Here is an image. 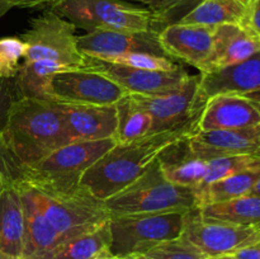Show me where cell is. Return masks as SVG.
<instances>
[{
	"instance_id": "37",
	"label": "cell",
	"mask_w": 260,
	"mask_h": 259,
	"mask_svg": "<svg viewBox=\"0 0 260 259\" xmlns=\"http://www.w3.org/2000/svg\"><path fill=\"white\" fill-rule=\"evenodd\" d=\"M61 2V0H12L10 4L12 8L19 7V8H30V7H37V5L46 4V3H51V4H55V3Z\"/></svg>"
},
{
	"instance_id": "13",
	"label": "cell",
	"mask_w": 260,
	"mask_h": 259,
	"mask_svg": "<svg viewBox=\"0 0 260 259\" xmlns=\"http://www.w3.org/2000/svg\"><path fill=\"white\" fill-rule=\"evenodd\" d=\"M13 180L19 189L25 217L24 248L20 259H52L63 244L62 239L43 212L37 190L24 180Z\"/></svg>"
},
{
	"instance_id": "27",
	"label": "cell",
	"mask_w": 260,
	"mask_h": 259,
	"mask_svg": "<svg viewBox=\"0 0 260 259\" xmlns=\"http://www.w3.org/2000/svg\"><path fill=\"white\" fill-rule=\"evenodd\" d=\"M161 169L169 182L180 187L197 189L201 187L206 177L207 160L188 154L174 163H167L160 159Z\"/></svg>"
},
{
	"instance_id": "17",
	"label": "cell",
	"mask_w": 260,
	"mask_h": 259,
	"mask_svg": "<svg viewBox=\"0 0 260 259\" xmlns=\"http://www.w3.org/2000/svg\"><path fill=\"white\" fill-rule=\"evenodd\" d=\"M159 42L168 57L178 58L202 73L213 46V28L174 23L159 30Z\"/></svg>"
},
{
	"instance_id": "44",
	"label": "cell",
	"mask_w": 260,
	"mask_h": 259,
	"mask_svg": "<svg viewBox=\"0 0 260 259\" xmlns=\"http://www.w3.org/2000/svg\"><path fill=\"white\" fill-rule=\"evenodd\" d=\"M208 259H234L230 255H222V256H215V258H208Z\"/></svg>"
},
{
	"instance_id": "21",
	"label": "cell",
	"mask_w": 260,
	"mask_h": 259,
	"mask_svg": "<svg viewBox=\"0 0 260 259\" xmlns=\"http://www.w3.org/2000/svg\"><path fill=\"white\" fill-rule=\"evenodd\" d=\"M24 238L25 217L22 197L9 174L0 189V250L20 258Z\"/></svg>"
},
{
	"instance_id": "30",
	"label": "cell",
	"mask_w": 260,
	"mask_h": 259,
	"mask_svg": "<svg viewBox=\"0 0 260 259\" xmlns=\"http://www.w3.org/2000/svg\"><path fill=\"white\" fill-rule=\"evenodd\" d=\"M205 0H159L157 7L152 12L155 15L156 30H161L167 25L180 22L187 14Z\"/></svg>"
},
{
	"instance_id": "8",
	"label": "cell",
	"mask_w": 260,
	"mask_h": 259,
	"mask_svg": "<svg viewBox=\"0 0 260 259\" xmlns=\"http://www.w3.org/2000/svg\"><path fill=\"white\" fill-rule=\"evenodd\" d=\"M36 190L43 212L63 243L95 230L111 220L104 201L91 195L83 185L66 193Z\"/></svg>"
},
{
	"instance_id": "5",
	"label": "cell",
	"mask_w": 260,
	"mask_h": 259,
	"mask_svg": "<svg viewBox=\"0 0 260 259\" xmlns=\"http://www.w3.org/2000/svg\"><path fill=\"white\" fill-rule=\"evenodd\" d=\"M52 10L86 32L156 30L154 12L150 8L137 7L123 0H61L52 4Z\"/></svg>"
},
{
	"instance_id": "35",
	"label": "cell",
	"mask_w": 260,
	"mask_h": 259,
	"mask_svg": "<svg viewBox=\"0 0 260 259\" xmlns=\"http://www.w3.org/2000/svg\"><path fill=\"white\" fill-rule=\"evenodd\" d=\"M230 256L234 259H260V243L239 249Z\"/></svg>"
},
{
	"instance_id": "38",
	"label": "cell",
	"mask_w": 260,
	"mask_h": 259,
	"mask_svg": "<svg viewBox=\"0 0 260 259\" xmlns=\"http://www.w3.org/2000/svg\"><path fill=\"white\" fill-rule=\"evenodd\" d=\"M12 0H0V18L8 13V10L12 9V4H10Z\"/></svg>"
},
{
	"instance_id": "12",
	"label": "cell",
	"mask_w": 260,
	"mask_h": 259,
	"mask_svg": "<svg viewBox=\"0 0 260 259\" xmlns=\"http://www.w3.org/2000/svg\"><path fill=\"white\" fill-rule=\"evenodd\" d=\"M85 60L86 69L108 76L129 94L150 95L164 93L183 85L190 76L182 66L168 71L145 70L116 65L96 58L85 57Z\"/></svg>"
},
{
	"instance_id": "31",
	"label": "cell",
	"mask_w": 260,
	"mask_h": 259,
	"mask_svg": "<svg viewBox=\"0 0 260 259\" xmlns=\"http://www.w3.org/2000/svg\"><path fill=\"white\" fill-rule=\"evenodd\" d=\"M25 43L19 37L0 38V76L14 79L23 62Z\"/></svg>"
},
{
	"instance_id": "3",
	"label": "cell",
	"mask_w": 260,
	"mask_h": 259,
	"mask_svg": "<svg viewBox=\"0 0 260 259\" xmlns=\"http://www.w3.org/2000/svg\"><path fill=\"white\" fill-rule=\"evenodd\" d=\"M116 144V139L71 142L41 161L22 168L8 167V170L10 177L24 180L42 192H71L80 187L86 170Z\"/></svg>"
},
{
	"instance_id": "43",
	"label": "cell",
	"mask_w": 260,
	"mask_h": 259,
	"mask_svg": "<svg viewBox=\"0 0 260 259\" xmlns=\"http://www.w3.org/2000/svg\"><path fill=\"white\" fill-rule=\"evenodd\" d=\"M96 259H118V258H116V256H113V255H112V254H108V255L99 256V258H96Z\"/></svg>"
},
{
	"instance_id": "9",
	"label": "cell",
	"mask_w": 260,
	"mask_h": 259,
	"mask_svg": "<svg viewBox=\"0 0 260 259\" xmlns=\"http://www.w3.org/2000/svg\"><path fill=\"white\" fill-rule=\"evenodd\" d=\"M180 238L207 258L230 255L245 246L260 243L258 225H234L202 217L198 208L185 213Z\"/></svg>"
},
{
	"instance_id": "15",
	"label": "cell",
	"mask_w": 260,
	"mask_h": 259,
	"mask_svg": "<svg viewBox=\"0 0 260 259\" xmlns=\"http://www.w3.org/2000/svg\"><path fill=\"white\" fill-rule=\"evenodd\" d=\"M200 94L203 102L221 94L260 102V51L235 65L201 74Z\"/></svg>"
},
{
	"instance_id": "11",
	"label": "cell",
	"mask_w": 260,
	"mask_h": 259,
	"mask_svg": "<svg viewBox=\"0 0 260 259\" xmlns=\"http://www.w3.org/2000/svg\"><path fill=\"white\" fill-rule=\"evenodd\" d=\"M132 96L152 117V132L174 128L200 116L206 103L200 94V75H190L183 85L164 93Z\"/></svg>"
},
{
	"instance_id": "40",
	"label": "cell",
	"mask_w": 260,
	"mask_h": 259,
	"mask_svg": "<svg viewBox=\"0 0 260 259\" xmlns=\"http://www.w3.org/2000/svg\"><path fill=\"white\" fill-rule=\"evenodd\" d=\"M250 195L258 196V197H260V179L255 183V185L253 187V189L250 190Z\"/></svg>"
},
{
	"instance_id": "6",
	"label": "cell",
	"mask_w": 260,
	"mask_h": 259,
	"mask_svg": "<svg viewBox=\"0 0 260 259\" xmlns=\"http://www.w3.org/2000/svg\"><path fill=\"white\" fill-rule=\"evenodd\" d=\"M78 28L52 9L45 10L30 19L27 29L20 35L25 43L23 61L48 60L68 69H86L85 56L79 50Z\"/></svg>"
},
{
	"instance_id": "20",
	"label": "cell",
	"mask_w": 260,
	"mask_h": 259,
	"mask_svg": "<svg viewBox=\"0 0 260 259\" xmlns=\"http://www.w3.org/2000/svg\"><path fill=\"white\" fill-rule=\"evenodd\" d=\"M260 51V40L241 24H222L213 28L211 55L201 74L228 68L246 60Z\"/></svg>"
},
{
	"instance_id": "32",
	"label": "cell",
	"mask_w": 260,
	"mask_h": 259,
	"mask_svg": "<svg viewBox=\"0 0 260 259\" xmlns=\"http://www.w3.org/2000/svg\"><path fill=\"white\" fill-rule=\"evenodd\" d=\"M142 255L147 259H208L205 254L182 238L162 241L145 251Z\"/></svg>"
},
{
	"instance_id": "45",
	"label": "cell",
	"mask_w": 260,
	"mask_h": 259,
	"mask_svg": "<svg viewBox=\"0 0 260 259\" xmlns=\"http://www.w3.org/2000/svg\"><path fill=\"white\" fill-rule=\"evenodd\" d=\"M258 226H259V228H260V223H259V225H258Z\"/></svg>"
},
{
	"instance_id": "19",
	"label": "cell",
	"mask_w": 260,
	"mask_h": 259,
	"mask_svg": "<svg viewBox=\"0 0 260 259\" xmlns=\"http://www.w3.org/2000/svg\"><path fill=\"white\" fill-rule=\"evenodd\" d=\"M56 102V101H55ZM65 118L71 142L116 139L117 109L114 106H88L57 102Z\"/></svg>"
},
{
	"instance_id": "4",
	"label": "cell",
	"mask_w": 260,
	"mask_h": 259,
	"mask_svg": "<svg viewBox=\"0 0 260 259\" xmlns=\"http://www.w3.org/2000/svg\"><path fill=\"white\" fill-rule=\"evenodd\" d=\"M111 216L188 212L196 207V190L169 182L160 159L132 184L104 201Z\"/></svg>"
},
{
	"instance_id": "33",
	"label": "cell",
	"mask_w": 260,
	"mask_h": 259,
	"mask_svg": "<svg viewBox=\"0 0 260 259\" xmlns=\"http://www.w3.org/2000/svg\"><path fill=\"white\" fill-rule=\"evenodd\" d=\"M19 99L14 79L0 76V134L7 126L10 111L15 101Z\"/></svg>"
},
{
	"instance_id": "2",
	"label": "cell",
	"mask_w": 260,
	"mask_h": 259,
	"mask_svg": "<svg viewBox=\"0 0 260 259\" xmlns=\"http://www.w3.org/2000/svg\"><path fill=\"white\" fill-rule=\"evenodd\" d=\"M0 135L7 164L13 168L35 164L71 144L62 112L57 102L50 98L15 101Z\"/></svg>"
},
{
	"instance_id": "22",
	"label": "cell",
	"mask_w": 260,
	"mask_h": 259,
	"mask_svg": "<svg viewBox=\"0 0 260 259\" xmlns=\"http://www.w3.org/2000/svg\"><path fill=\"white\" fill-rule=\"evenodd\" d=\"M250 4L251 0H205L178 23L208 28L222 24L244 25Z\"/></svg>"
},
{
	"instance_id": "28",
	"label": "cell",
	"mask_w": 260,
	"mask_h": 259,
	"mask_svg": "<svg viewBox=\"0 0 260 259\" xmlns=\"http://www.w3.org/2000/svg\"><path fill=\"white\" fill-rule=\"evenodd\" d=\"M250 169H260L259 154L231 155V156H220L210 159L207 160L205 180L200 188L206 187L211 183L217 182V180L230 177L236 173ZM200 188H197V189H200Z\"/></svg>"
},
{
	"instance_id": "29",
	"label": "cell",
	"mask_w": 260,
	"mask_h": 259,
	"mask_svg": "<svg viewBox=\"0 0 260 259\" xmlns=\"http://www.w3.org/2000/svg\"><path fill=\"white\" fill-rule=\"evenodd\" d=\"M104 61H106V62L116 63V65L127 66V68L145 69V70L168 71L174 70V69L180 66L178 65L177 62H174L172 58L167 57V56L152 55V53L146 52L122 53V55L113 56V57H109Z\"/></svg>"
},
{
	"instance_id": "41",
	"label": "cell",
	"mask_w": 260,
	"mask_h": 259,
	"mask_svg": "<svg viewBox=\"0 0 260 259\" xmlns=\"http://www.w3.org/2000/svg\"><path fill=\"white\" fill-rule=\"evenodd\" d=\"M118 259H147V258L145 255H142V254H131V255L122 256V258H118Z\"/></svg>"
},
{
	"instance_id": "34",
	"label": "cell",
	"mask_w": 260,
	"mask_h": 259,
	"mask_svg": "<svg viewBox=\"0 0 260 259\" xmlns=\"http://www.w3.org/2000/svg\"><path fill=\"white\" fill-rule=\"evenodd\" d=\"M244 27L248 28L258 40H260V0H251Z\"/></svg>"
},
{
	"instance_id": "25",
	"label": "cell",
	"mask_w": 260,
	"mask_h": 259,
	"mask_svg": "<svg viewBox=\"0 0 260 259\" xmlns=\"http://www.w3.org/2000/svg\"><path fill=\"white\" fill-rule=\"evenodd\" d=\"M116 109L117 144H123L152 134L154 128L152 117L139 106L132 94H127L121 101L117 102Z\"/></svg>"
},
{
	"instance_id": "7",
	"label": "cell",
	"mask_w": 260,
	"mask_h": 259,
	"mask_svg": "<svg viewBox=\"0 0 260 259\" xmlns=\"http://www.w3.org/2000/svg\"><path fill=\"white\" fill-rule=\"evenodd\" d=\"M187 212L111 216V254L116 258L144 254L162 241L180 238Z\"/></svg>"
},
{
	"instance_id": "23",
	"label": "cell",
	"mask_w": 260,
	"mask_h": 259,
	"mask_svg": "<svg viewBox=\"0 0 260 259\" xmlns=\"http://www.w3.org/2000/svg\"><path fill=\"white\" fill-rule=\"evenodd\" d=\"M259 179L260 169L244 170L196 189V207L202 208L250 195V190Z\"/></svg>"
},
{
	"instance_id": "42",
	"label": "cell",
	"mask_w": 260,
	"mask_h": 259,
	"mask_svg": "<svg viewBox=\"0 0 260 259\" xmlns=\"http://www.w3.org/2000/svg\"><path fill=\"white\" fill-rule=\"evenodd\" d=\"M0 259H20V258H17V256L9 255V254H7V253H4V251L0 250Z\"/></svg>"
},
{
	"instance_id": "36",
	"label": "cell",
	"mask_w": 260,
	"mask_h": 259,
	"mask_svg": "<svg viewBox=\"0 0 260 259\" xmlns=\"http://www.w3.org/2000/svg\"><path fill=\"white\" fill-rule=\"evenodd\" d=\"M8 177H9V170H8L7 157H5L4 144H3L2 135H0V189H2L3 184Z\"/></svg>"
},
{
	"instance_id": "18",
	"label": "cell",
	"mask_w": 260,
	"mask_h": 259,
	"mask_svg": "<svg viewBox=\"0 0 260 259\" xmlns=\"http://www.w3.org/2000/svg\"><path fill=\"white\" fill-rule=\"evenodd\" d=\"M260 126V102L221 94L207 99L198 119V130H241Z\"/></svg>"
},
{
	"instance_id": "1",
	"label": "cell",
	"mask_w": 260,
	"mask_h": 259,
	"mask_svg": "<svg viewBox=\"0 0 260 259\" xmlns=\"http://www.w3.org/2000/svg\"><path fill=\"white\" fill-rule=\"evenodd\" d=\"M200 116L174 128L116 144L86 170L80 184L106 201L139 179L170 149L187 141L198 130Z\"/></svg>"
},
{
	"instance_id": "39",
	"label": "cell",
	"mask_w": 260,
	"mask_h": 259,
	"mask_svg": "<svg viewBox=\"0 0 260 259\" xmlns=\"http://www.w3.org/2000/svg\"><path fill=\"white\" fill-rule=\"evenodd\" d=\"M129 2H135V3H141V4L147 5L151 10H154L155 8L157 7V3L159 0H129Z\"/></svg>"
},
{
	"instance_id": "24",
	"label": "cell",
	"mask_w": 260,
	"mask_h": 259,
	"mask_svg": "<svg viewBox=\"0 0 260 259\" xmlns=\"http://www.w3.org/2000/svg\"><path fill=\"white\" fill-rule=\"evenodd\" d=\"M202 217L234 225H259L260 197L248 195L198 208Z\"/></svg>"
},
{
	"instance_id": "14",
	"label": "cell",
	"mask_w": 260,
	"mask_h": 259,
	"mask_svg": "<svg viewBox=\"0 0 260 259\" xmlns=\"http://www.w3.org/2000/svg\"><path fill=\"white\" fill-rule=\"evenodd\" d=\"M78 43L79 50L85 57L102 61L127 52H146L167 56L160 46L159 32L156 30L128 32L96 29L79 36Z\"/></svg>"
},
{
	"instance_id": "10",
	"label": "cell",
	"mask_w": 260,
	"mask_h": 259,
	"mask_svg": "<svg viewBox=\"0 0 260 259\" xmlns=\"http://www.w3.org/2000/svg\"><path fill=\"white\" fill-rule=\"evenodd\" d=\"M127 94L116 81L91 69L61 71L51 78L48 86V98L71 104L114 106Z\"/></svg>"
},
{
	"instance_id": "26",
	"label": "cell",
	"mask_w": 260,
	"mask_h": 259,
	"mask_svg": "<svg viewBox=\"0 0 260 259\" xmlns=\"http://www.w3.org/2000/svg\"><path fill=\"white\" fill-rule=\"evenodd\" d=\"M109 221L93 231L75 236L58 248L52 259H96L111 254Z\"/></svg>"
},
{
	"instance_id": "16",
	"label": "cell",
	"mask_w": 260,
	"mask_h": 259,
	"mask_svg": "<svg viewBox=\"0 0 260 259\" xmlns=\"http://www.w3.org/2000/svg\"><path fill=\"white\" fill-rule=\"evenodd\" d=\"M185 144L188 154L205 160L231 155H260V126L241 130H197Z\"/></svg>"
}]
</instances>
